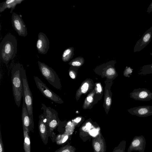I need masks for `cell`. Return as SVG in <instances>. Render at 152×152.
<instances>
[{
	"label": "cell",
	"mask_w": 152,
	"mask_h": 152,
	"mask_svg": "<svg viewBox=\"0 0 152 152\" xmlns=\"http://www.w3.org/2000/svg\"><path fill=\"white\" fill-rule=\"evenodd\" d=\"M24 141L23 149L25 152H31L30 137L29 133L25 129L23 128Z\"/></svg>",
	"instance_id": "cell-16"
},
{
	"label": "cell",
	"mask_w": 152,
	"mask_h": 152,
	"mask_svg": "<svg viewBox=\"0 0 152 152\" xmlns=\"http://www.w3.org/2000/svg\"><path fill=\"white\" fill-rule=\"evenodd\" d=\"M71 64L73 66H80L81 64V63L78 61H72L71 63Z\"/></svg>",
	"instance_id": "cell-26"
},
{
	"label": "cell",
	"mask_w": 152,
	"mask_h": 152,
	"mask_svg": "<svg viewBox=\"0 0 152 152\" xmlns=\"http://www.w3.org/2000/svg\"><path fill=\"white\" fill-rule=\"evenodd\" d=\"M151 74H152V64L143 66L138 73L139 75H145Z\"/></svg>",
	"instance_id": "cell-17"
},
{
	"label": "cell",
	"mask_w": 152,
	"mask_h": 152,
	"mask_svg": "<svg viewBox=\"0 0 152 152\" xmlns=\"http://www.w3.org/2000/svg\"><path fill=\"white\" fill-rule=\"evenodd\" d=\"M132 115L146 117L152 115V106L143 105L133 107L128 110Z\"/></svg>",
	"instance_id": "cell-13"
},
{
	"label": "cell",
	"mask_w": 152,
	"mask_h": 152,
	"mask_svg": "<svg viewBox=\"0 0 152 152\" xmlns=\"http://www.w3.org/2000/svg\"><path fill=\"white\" fill-rule=\"evenodd\" d=\"M81 119V118L80 117H77L74 120V121L77 123H78L80 121Z\"/></svg>",
	"instance_id": "cell-33"
},
{
	"label": "cell",
	"mask_w": 152,
	"mask_h": 152,
	"mask_svg": "<svg viewBox=\"0 0 152 152\" xmlns=\"http://www.w3.org/2000/svg\"><path fill=\"white\" fill-rule=\"evenodd\" d=\"M92 145L94 152H106V142L101 133L92 138Z\"/></svg>",
	"instance_id": "cell-14"
},
{
	"label": "cell",
	"mask_w": 152,
	"mask_h": 152,
	"mask_svg": "<svg viewBox=\"0 0 152 152\" xmlns=\"http://www.w3.org/2000/svg\"><path fill=\"white\" fill-rule=\"evenodd\" d=\"M150 55H152V50L151 53H150Z\"/></svg>",
	"instance_id": "cell-34"
},
{
	"label": "cell",
	"mask_w": 152,
	"mask_h": 152,
	"mask_svg": "<svg viewBox=\"0 0 152 152\" xmlns=\"http://www.w3.org/2000/svg\"><path fill=\"white\" fill-rule=\"evenodd\" d=\"M89 85L87 83H85L82 85L81 88V91L83 93H85L88 91Z\"/></svg>",
	"instance_id": "cell-22"
},
{
	"label": "cell",
	"mask_w": 152,
	"mask_h": 152,
	"mask_svg": "<svg viewBox=\"0 0 152 152\" xmlns=\"http://www.w3.org/2000/svg\"><path fill=\"white\" fill-rule=\"evenodd\" d=\"M39 69L42 76L49 83L56 88L60 89V79L56 72L51 67L39 61H38Z\"/></svg>",
	"instance_id": "cell-4"
},
{
	"label": "cell",
	"mask_w": 152,
	"mask_h": 152,
	"mask_svg": "<svg viewBox=\"0 0 152 152\" xmlns=\"http://www.w3.org/2000/svg\"><path fill=\"white\" fill-rule=\"evenodd\" d=\"M68 138V136L67 135L65 136L62 140L61 143H64L66 141Z\"/></svg>",
	"instance_id": "cell-30"
},
{
	"label": "cell",
	"mask_w": 152,
	"mask_h": 152,
	"mask_svg": "<svg viewBox=\"0 0 152 152\" xmlns=\"http://www.w3.org/2000/svg\"><path fill=\"white\" fill-rule=\"evenodd\" d=\"M115 71L113 68H109L106 71L107 74L109 75H112L115 74Z\"/></svg>",
	"instance_id": "cell-24"
},
{
	"label": "cell",
	"mask_w": 152,
	"mask_h": 152,
	"mask_svg": "<svg viewBox=\"0 0 152 152\" xmlns=\"http://www.w3.org/2000/svg\"><path fill=\"white\" fill-rule=\"evenodd\" d=\"M49 47V41L46 34L42 32H39L36 43V48L38 53L42 54H46Z\"/></svg>",
	"instance_id": "cell-12"
},
{
	"label": "cell",
	"mask_w": 152,
	"mask_h": 152,
	"mask_svg": "<svg viewBox=\"0 0 152 152\" xmlns=\"http://www.w3.org/2000/svg\"><path fill=\"white\" fill-rule=\"evenodd\" d=\"M69 74L71 78L74 79L75 78V75L72 71H70Z\"/></svg>",
	"instance_id": "cell-29"
},
{
	"label": "cell",
	"mask_w": 152,
	"mask_h": 152,
	"mask_svg": "<svg viewBox=\"0 0 152 152\" xmlns=\"http://www.w3.org/2000/svg\"><path fill=\"white\" fill-rule=\"evenodd\" d=\"M140 144V142L138 140H134L132 142V144L134 147L138 146Z\"/></svg>",
	"instance_id": "cell-25"
},
{
	"label": "cell",
	"mask_w": 152,
	"mask_h": 152,
	"mask_svg": "<svg viewBox=\"0 0 152 152\" xmlns=\"http://www.w3.org/2000/svg\"><path fill=\"white\" fill-rule=\"evenodd\" d=\"M23 0H7L1 3L0 12H2L6 9H10V13H12L16 6L20 4Z\"/></svg>",
	"instance_id": "cell-15"
},
{
	"label": "cell",
	"mask_w": 152,
	"mask_h": 152,
	"mask_svg": "<svg viewBox=\"0 0 152 152\" xmlns=\"http://www.w3.org/2000/svg\"><path fill=\"white\" fill-rule=\"evenodd\" d=\"M111 98L108 97L106 99V104L107 106H109L111 104Z\"/></svg>",
	"instance_id": "cell-27"
},
{
	"label": "cell",
	"mask_w": 152,
	"mask_h": 152,
	"mask_svg": "<svg viewBox=\"0 0 152 152\" xmlns=\"http://www.w3.org/2000/svg\"><path fill=\"white\" fill-rule=\"evenodd\" d=\"M11 18L12 26L19 36L26 37L27 34V27L22 16L14 12L12 14Z\"/></svg>",
	"instance_id": "cell-7"
},
{
	"label": "cell",
	"mask_w": 152,
	"mask_h": 152,
	"mask_svg": "<svg viewBox=\"0 0 152 152\" xmlns=\"http://www.w3.org/2000/svg\"><path fill=\"white\" fill-rule=\"evenodd\" d=\"M96 86L98 91L99 92H101L102 91V88L101 85L99 84H97Z\"/></svg>",
	"instance_id": "cell-31"
},
{
	"label": "cell",
	"mask_w": 152,
	"mask_h": 152,
	"mask_svg": "<svg viewBox=\"0 0 152 152\" xmlns=\"http://www.w3.org/2000/svg\"><path fill=\"white\" fill-rule=\"evenodd\" d=\"M76 149L69 143L57 149L54 152H75Z\"/></svg>",
	"instance_id": "cell-18"
},
{
	"label": "cell",
	"mask_w": 152,
	"mask_h": 152,
	"mask_svg": "<svg viewBox=\"0 0 152 152\" xmlns=\"http://www.w3.org/2000/svg\"><path fill=\"white\" fill-rule=\"evenodd\" d=\"M0 152H4V145L2 138L1 130L0 131Z\"/></svg>",
	"instance_id": "cell-23"
},
{
	"label": "cell",
	"mask_w": 152,
	"mask_h": 152,
	"mask_svg": "<svg viewBox=\"0 0 152 152\" xmlns=\"http://www.w3.org/2000/svg\"><path fill=\"white\" fill-rule=\"evenodd\" d=\"M39 118L38 128L39 134L43 142L46 145L50 136L48 126L46 119L43 113L39 115Z\"/></svg>",
	"instance_id": "cell-10"
},
{
	"label": "cell",
	"mask_w": 152,
	"mask_h": 152,
	"mask_svg": "<svg viewBox=\"0 0 152 152\" xmlns=\"http://www.w3.org/2000/svg\"><path fill=\"white\" fill-rule=\"evenodd\" d=\"M130 94L131 98L136 100L144 101L152 99V92L145 88L135 89Z\"/></svg>",
	"instance_id": "cell-9"
},
{
	"label": "cell",
	"mask_w": 152,
	"mask_h": 152,
	"mask_svg": "<svg viewBox=\"0 0 152 152\" xmlns=\"http://www.w3.org/2000/svg\"><path fill=\"white\" fill-rule=\"evenodd\" d=\"M152 26L146 31L142 37L136 42L134 47V52H139L144 48L151 41Z\"/></svg>",
	"instance_id": "cell-11"
},
{
	"label": "cell",
	"mask_w": 152,
	"mask_h": 152,
	"mask_svg": "<svg viewBox=\"0 0 152 152\" xmlns=\"http://www.w3.org/2000/svg\"><path fill=\"white\" fill-rule=\"evenodd\" d=\"M125 142L122 141L117 147H115L112 152H124Z\"/></svg>",
	"instance_id": "cell-20"
},
{
	"label": "cell",
	"mask_w": 152,
	"mask_h": 152,
	"mask_svg": "<svg viewBox=\"0 0 152 152\" xmlns=\"http://www.w3.org/2000/svg\"><path fill=\"white\" fill-rule=\"evenodd\" d=\"M133 69L131 68L130 67H126V68L124 72V75H125L126 76V77H129V75L132 73L133 72Z\"/></svg>",
	"instance_id": "cell-21"
},
{
	"label": "cell",
	"mask_w": 152,
	"mask_h": 152,
	"mask_svg": "<svg viewBox=\"0 0 152 152\" xmlns=\"http://www.w3.org/2000/svg\"><path fill=\"white\" fill-rule=\"evenodd\" d=\"M21 118L23 128L25 129L29 133H34V121L29 116L28 113L24 100L23 99Z\"/></svg>",
	"instance_id": "cell-8"
},
{
	"label": "cell",
	"mask_w": 152,
	"mask_h": 152,
	"mask_svg": "<svg viewBox=\"0 0 152 152\" xmlns=\"http://www.w3.org/2000/svg\"><path fill=\"white\" fill-rule=\"evenodd\" d=\"M41 109L43 110L44 115L48 126L50 136L53 137V131L59 124V120L57 112L50 107H47L43 103L42 104Z\"/></svg>",
	"instance_id": "cell-5"
},
{
	"label": "cell",
	"mask_w": 152,
	"mask_h": 152,
	"mask_svg": "<svg viewBox=\"0 0 152 152\" xmlns=\"http://www.w3.org/2000/svg\"><path fill=\"white\" fill-rule=\"evenodd\" d=\"M17 46L16 38L10 33L7 34L1 40L0 44V59L6 65L15 56Z\"/></svg>",
	"instance_id": "cell-1"
},
{
	"label": "cell",
	"mask_w": 152,
	"mask_h": 152,
	"mask_svg": "<svg viewBox=\"0 0 152 152\" xmlns=\"http://www.w3.org/2000/svg\"><path fill=\"white\" fill-rule=\"evenodd\" d=\"M34 77L37 88L45 97L56 103L62 102L59 96L49 89L38 77L34 76Z\"/></svg>",
	"instance_id": "cell-6"
},
{
	"label": "cell",
	"mask_w": 152,
	"mask_h": 152,
	"mask_svg": "<svg viewBox=\"0 0 152 152\" xmlns=\"http://www.w3.org/2000/svg\"><path fill=\"white\" fill-rule=\"evenodd\" d=\"M152 12V1L149 6L147 8V12L148 13Z\"/></svg>",
	"instance_id": "cell-28"
},
{
	"label": "cell",
	"mask_w": 152,
	"mask_h": 152,
	"mask_svg": "<svg viewBox=\"0 0 152 152\" xmlns=\"http://www.w3.org/2000/svg\"><path fill=\"white\" fill-rule=\"evenodd\" d=\"M72 48H69L64 51L62 56V58L63 61L66 62L69 60L72 55Z\"/></svg>",
	"instance_id": "cell-19"
},
{
	"label": "cell",
	"mask_w": 152,
	"mask_h": 152,
	"mask_svg": "<svg viewBox=\"0 0 152 152\" xmlns=\"http://www.w3.org/2000/svg\"><path fill=\"white\" fill-rule=\"evenodd\" d=\"M22 64H15L11 70V81L13 95L15 103L19 107L22 97L23 83L21 75Z\"/></svg>",
	"instance_id": "cell-2"
},
{
	"label": "cell",
	"mask_w": 152,
	"mask_h": 152,
	"mask_svg": "<svg viewBox=\"0 0 152 152\" xmlns=\"http://www.w3.org/2000/svg\"><path fill=\"white\" fill-rule=\"evenodd\" d=\"M21 75L23 83L22 97L26 104L28 114L31 119L34 121L32 94L29 86L26 70L22 65Z\"/></svg>",
	"instance_id": "cell-3"
},
{
	"label": "cell",
	"mask_w": 152,
	"mask_h": 152,
	"mask_svg": "<svg viewBox=\"0 0 152 152\" xmlns=\"http://www.w3.org/2000/svg\"><path fill=\"white\" fill-rule=\"evenodd\" d=\"M87 100L89 102H91L93 101V98L91 96H88L87 98Z\"/></svg>",
	"instance_id": "cell-32"
}]
</instances>
